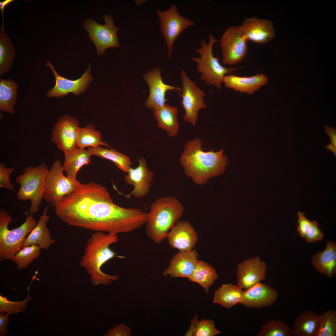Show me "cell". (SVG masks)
<instances>
[{"label": "cell", "instance_id": "cell-19", "mask_svg": "<svg viewBox=\"0 0 336 336\" xmlns=\"http://www.w3.org/2000/svg\"><path fill=\"white\" fill-rule=\"evenodd\" d=\"M144 78L150 87L149 96L145 103L146 106L149 108L154 109L165 105L167 101L166 93L167 91L176 90L182 91L181 87L167 85L163 82L159 68L146 74Z\"/></svg>", "mask_w": 336, "mask_h": 336}, {"label": "cell", "instance_id": "cell-42", "mask_svg": "<svg viewBox=\"0 0 336 336\" xmlns=\"http://www.w3.org/2000/svg\"><path fill=\"white\" fill-rule=\"evenodd\" d=\"M130 333L128 328L123 324H121L109 330L105 336L128 335Z\"/></svg>", "mask_w": 336, "mask_h": 336}, {"label": "cell", "instance_id": "cell-12", "mask_svg": "<svg viewBox=\"0 0 336 336\" xmlns=\"http://www.w3.org/2000/svg\"><path fill=\"white\" fill-rule=\"evenodd\" d=\"M180 74L183 86L180 94L182 98L181 104L185 112L184 119L194 126L197 123L198 111L207 107L203 100L205 94L189 78L184 70H182Z\"/></svg>", "mask_w": 336, "mask_h": 336}, {"label": "cell", "instance_id": "cell-35", "mask_svg": "<svg viewBox=\"0 0 336 336\" xmlns=\"http://www.w3.org/2000/svg\"><path fill=\"white\" fill-rule=\"evenodd\" d=\"M258 336H292V330L285 322L270 320L261 327L257 334Z\"/></svg>", "mask_w": 336, "mask_h": 336}, {"label": "cell", "instance_id": "cell-46", "mask_svg": "<svg viewBox=\"0 0 336 336\" xmlns=\"http://www.w3.org/2000/svg\"><path fill=\"white\" fill-rule=\"evenodd\" d=\"M13 0H5L0 2V9L1 10L2 16V22H4V10L6 6L13 2Z\"/></svg>", "mask_w": 336, "mask_h": 336}, {"label": "cell", "instance_id": "cell-20", "mask_svg": "<svg viewBox=\"0 0 336 336\" xmlns=\"http://www.w3.org/2000/svg\"><path fill=\"white\" fill-rule=\"evenodd\" d=\"M166 237L170 246L180 252L191 251L198 239L197 234L190 224L185 221L175 224Z\"/></svg>", "mask_w": 336, "mask_h": 336}, {"label": "cell", "instance_id": "cell-4", "mask_svg": "<svg viewBox=\"0 0 336 336\" xmlns=\"http://www.w3.org/2000/svg\"><path fill=\"white\" fill-rule=\"evenodd\" d=\"M183 211L182 204L174 197H165L156 200L151 204L147 213L146 224L147 236L156 243H161Z\"/></svg>", "mask_w": 336, "mask_h": 336}, {"label": "cell", "instance_id": "cell-33", "mask_svg": "<svg viewBox=\"0 0 336 336\" xmlns=\"http://www.w3.org/2000/svg\"><path fill=\"white\" fill-rule=\"evenodd\" d=\"M101 146H104L111 148L107 143L102 140L100 133L95 129L94 125L88 124L86 127L80 128L77 142V147L84 149L86 147L96 148Z\"/></svg>", "mask_w": 336, "mask_h": 336}, {"label": "cell", "instance_id": "cell-1", "mask_svg": "<svg viewBox=\"0 0 336 336\" xmlns=\"http://www.w3.org/2000/svg\"><path fill=\"white\" fill-rule=\"evenodd\" d=\"M56 214L69 226L114 235L131 232L146 223L147 214L114 203L103 186L80 183L54 206Z\"/></svg>", "mask_w": 336, "mask_h": 336}, {"label": "cell", "instance_id": "cell-34", "mask_svg": "<svg viewBox=\"0 0 336 336\" xmlns=\"http://www.w3.org/2000/svg\"><path fill=\"white\" fill-rule=\"evenodd\" d=\"M336 336V311L330 309L318 316L314 336Z\"/></svg>", "mask_w": 336, "mask_h": 336}, {"label": "cell", "instance_id": "cell-14", "mask_svg": "<svg viewBox=\"0 0 336 336\" xmlns=\"http://www.w3.org/2000/svg\"><path fill=\"white\" fill-rule=\"evenodd\" d=\"M45 65L52 71L55 79L54 86L46 93V96L48 97H60L67 95L70 92L78 95L85 91L92 78L90 74V64L81 77L75 80H70L59 75L50 61H47Z\"/></svg>", "mask_w": 336, "mask_h": 336}, {"label": "cell", "instance_id": "cell-13", "mask_svg": "<svg viewBox=\"0 0 336 336\" xmlns=\"http://www.w3.org/2000/svg\"><path fill=\"white\" fill-rule=\"evenodd\" d=\"M78 121L69 115L60 117L51 133V140L58 149L66 153L76 147L79 130Z\"/></svg>", "mask_w": 336, "mask_h": 336}, {"label": "cell", "instance_id": "cell-7", "mask_svg": "<svg viewBox=\"0 0 336 336\" xmlns=\"http://www.w3.org/2000/svg\"><path fill=\"white\" fill-rule=\"evenodd\" d=\"M49 170L44 162L36 167L28 166L23 170V173L16 178V182L20 184L17 198L21 201L30 200V214L38 212L43 199L45 180Z\"/></svg>", "mask_w": 336, "mask_h": 336}, {"label": "cell", "instance_id": "cell-23", "mask_svg": "<svg viewBox=\"0 0 336 336\" xmlns=\"http://www.w3.org/2000/svg\"><path fill=\"white\" fill-rule=\"evenodd\" d=\"M49 207H46L42 215L40 217L35 227L26 237L22 248L31 245H37L42 249L47 250L49 247L55 243L52 238L47 224L49 219L47 212Z\"/></svg>", "mask_w": 336, "mask_h": 336}, {"label": "cell", "instance_id": "cell-28", "mask_svg": "<svg viewBox=\"0 0 336 336\" xmlns=\"http://www.w3.org/2000/svg\"><path fill=\"white\" fill-rule=\"evenodd\" d=\"M18 84L10 79H0V110L11 114L15 113L14 106L18 97Z\"/></svg>", "mask_w": 336, "mask_h": 336}, {"label": "cell", "instance_id": "cell-27", "mask_svg": "<svg viewBox=\"0 0 336 336\" xmlns=\"http://www.w3.org/2000/svg\"><path fill=\"white\" fill-rule=\"evenodd\" d=\"M242 289L237 285L222 284L214 292L213 302L230 309L240 303L244 294Z\"/></svg>", "mask_w": 336, "mask_h": 336}, {"label": "cell", "instance_id": "cell-26", "mask_svg": "<svg viewBox=\"0 0 336 336\" xmlns=\"http://www.w3.org/2000/svg\"><path fill=\"white\" fill-rule=\"evenodd\" d=\"M153 111L157 120L159 127L167 132L170 137L176 136L178 132L179 127L177 107L165 104L153 109Z\"/></svg>", "mask_w": 336, "mask_h": 336}, {"label": "cell", "instance_id": "cell-37", "mask_svg": "<svg viewBox=\"0 0 336 336\" xmlns=\"http://www.w3.org/2000/svg\"><path fill=\"white\" fill-rule=\"evenodd\" d=\"M30 286L28 287V291L27 297L21 301H12L8 300L6 296H2L0 295V313L7 314L9 315L11 314L17 315L18 312H24L28 302L32 299L29 294Z\"/></svg>", "mask_w": 336, "mask_h": 336}, {"label": "cell", "instance_id": "cell-38", "mask_svg": "<svg viewBox=\"0 0 336 336\" xmlns=\"http://www.w3.org/2000/svg\"><path fill=\"white\" fill-rule=\"evenodd\" d=\"M215 321L210 319L198 320L196 324L193 336H215L221 333L215 327Z\"/></svg>", "mask_w": 336, "mask_h": 336}, {"label": "cell", "instance_id": "cell-43", "mask_svg": "<svg viewBox=\"0 0 336 336\" xmlns=\"http://www.w3.org/2000/svg\"><path fill=\"white\" fill-rule=\"evenodd\" d=\"M9 315L7 314L0 315V336H5L8 333L7 325L9 320Z\"/></svg>", "mask_w": 336, "mask_h": 336}, {"label": "cell", "instance_id": "cell-3", "mask_svg": "<svg viewBox=\"0 0 336 336\" xmlns=\"http://www.w3.org/2000/svg\"><path fill=\"white\" fill-rule=\"evenodd\" d=\"M118 235L102 232H95L87 240L80 265L90 276L91 283L95 286L108 285L117 280V275H110L103 272L102 265L114 258H122L110 247L118 242Z\"/></svg>", "mask_w": 336, "mask_h": 336}, {"label": "cell", "instance_id": "cell-45", "mask_svg": "<svg viewBox=\"0 0 336 336\" xmlns=\"http://www.w3.org/2000/svg\"><path fill=\"white\" fill-rule=\"evenodd\" d=\"M198 320L197 315H196L191 320V326L185 336H193L196 323Z\"/></svg>", "mask_w": 336, "mask_h": 336}, {"label": "cell", "instance_id": "cell-8", "mask_svg": "<svg viewBox=\"0 0 336 336\" xmlns=\"http://www.w3.org/2000/svg\"><path fill=\"white\" fill-rule=\"evenodd\" d=\"M60 160L53 163L46 177L43 199L51 207L66 196L73 192L81 183L73 180L63 174Z\"/></svg>", "mask_w": 336, "mask_h": 336}, {"label": "cell", "instance_id": "cell-47", "mask_svg": "<svg viewBox=\"0 0 336 336\" xmlns=\"http://www.w3.org/2000/svg\"><path fill=\"white\" fill-rule=\"evenodd\" d=\"M332 152L336 156V149H335L333 145L331 143L324 146Z\"/></svg>", "mask_w": 336, "mask_h": 336}, {"label": "cell", "instance_id": "cell-5", "mask_svg": "<svg viewBox=\"0 0 336 336\" xmlns=\"http://www.w3.org/2000/svg\"><path fill=\"white\" fill-rule=\"evenodd\" d=\"M12 217L5 210L0 211V260H12L21 248L27 234L37 222L33 215L27 214L25 221L18 227L9 230Z\"/></svg>", "mask_w": 336, "mask_h": 336}, {"label": "cell", "instance_id": "cell-16", "mask_svg": "<svg viewBox=\"0 0 336 336\" xmlns=\"http://www.w3.org/2000/svg\"><path fill=\"white\" fill-rule=\"evenodd\" d=\"M266 265L258 256L244 260L238 266L237 285L246 290L266 278Z\"/></svg>", "mask_w": 336, "mask_h": 336}, {"label": "cell", "instance_id": "cell-36", "mask_svg": "<svg viewBox=\"0 0 336 336\" xmlns=\"http://www.w3.org/2000/svg\"><path fill=\"white\" fill-rule=\"evenodd\" d=\"M41 249L35 245L24 247L16 253L12 260L19 269L26 268L35 259L39 258Z\"/></svg>", "mask_w": 336, "mask_h": 336}, {"label": "cell", "instance_id": "cell-11", "mask_svg": "<svg viewBox=\"0 0 336 336\" xmlns=\"http://www.w3.org/2000/svg\"><path fill=\"white\" fill-rule=\"evenodd\" d=\"M247 41L240 26L227 28L220 40L223 62L233 65L242 61L247 52Z\"/></svg>", "mask_w": 336, "mask_h": 336}, {"label": "cell", "instance_id": "cell-10", "mask_svg": "<svg viewBox=\"0 0 336 336\" xmlns=\"http://www.w3.org/2000/svg\"><path fill=\"white\" fill-rule=\"evenodd\" d=\"M105 25H100L92 19L85 20L83 25L88 34V36L94 43L98 54L103 55L108 48L119 47L120 44L117 36L119 27L114 25L112 16L106 14L103 17Z\"/></svg>", "mask_w": 336, "mask_h": 336}, {"label": "cell", "instance_id": "cell-2", "mask_svg": "<svg viewBox=\"0 0 336 336\" xmlns=\"http://www.w3.org/2000/svg\"><path fill=\"white\" fill-rule=\"evenodd\" d=\"M202 145L199 138L189 140L185 144L179 159L186 175L198 185L222 174L228 163L223 149L205 151Z\"/></svg>", "mask_w": 336, "mask_h": 336}, {"label": "cell", "instance_id": "cell-21", "mask_svg": "<svg viewBox=\"0 0 336 336\" xmlns=\"http://www.w3.org/2000/svg\"><path fill=\"white\" fill-rule=\"evenodd\" d=\"M198 255L194 250L188 252H180L170 260L169 266L165 270L163 275L172 278H189L192 274L198 261Z\"/></svg>", "mask_w": 336, "mask_h": 336}, {"label": "cell", "instance_id": "cell-29", "mask_svg": "<svg viewBox=\"0 0 336 336\" xmlns=\"http://www.w3.org/2000/svg\"><path fill=\"white\" fill-rule=\"evenodd\" d=\"M319 315L311 310H306L296 318L293 328L292 335L314 336L316 330Z\"/></svg>", "mask_w": 336, "mask_h": 336}, {"label": "cell", "instance_id": "cell-22", "mask_svg": "<svg viewBox=\"0 0 336 336\" xmlns=\"http://www.w3.org/2000/svg\"><path fill=\"white\" fill-rule=\"evenodd\" d=\"M268 82V78L263 73L257 74L249 77H240L230 74L225 76L223 82L227 88L250 95L267 84Z\"/></svg>", "mask_w": 336, "mask_h": 336}, {"label": "cell", "instance_id": "cell-44", "mask_svg": "<svg viewBox=\"0 0 336 336\" xmlns=\"http://www.w3.org/2000/svg\"><path fill=\"white\" fill-rule=\"evenodd\" d=\"M325 132L331 139V143L336 149V130L334 128L328 125H323Z\"/></svg>", "mask_w": 336, "mask_h": 336}, {"label": "cell", "instance_id": "cell-39", "mask_svg": "<svg viewBox=\"0 0 336 336\" xmlns=\"http://www.w3.org/2000/svg\"><path fill=\"white\" fill-rule=\"evenodd\" d=\"M12 167L6 168L5 165L0 164V188H5L10 190H14V187L11 183L10 176L14 171Z\"/></svg>", "mask_w": 336, "mask_h": 336}, {"label": "cell", "instance_id": "cell-32", "mask_svg": "<svg viewBox=\"0 0 336 336\" xmlns=\"http://www.w3.org/2000/svg\"><path fill=\"white\" fill-rule=\"evenodd\" d=\"M87 150L91 155H95L110 160L121 170L127 172L132 163L125 155L113 149H107L99 146L96 148L87 147Z\"/></svg>", "mask_w": 336, "mask_h": 336}, {"label": "cell", "instance_id": "cell-9", "mask_svg": "<svg viewBox=\"0 0 336 336\" xmlns=\"http://www.w3.org/2000/svg\"><path fill=\"white\" fill-rule=\"evenodd\" d=\"M161 32L165 41L169 59L173 49L175 40L185 30L195 24V22L181 15L176 6L173 4L165 11L157 9Z\"/></svg>", "mask_w": 336, "mask_h": 336}, {"label": "cell", "instance_id": "cell-30", "mask_svg": "<svg viewBox=\"0 0 336 336\" xmlns=\"http://www.w3.org/2000/svg\"><path fill=\"white\" fill-rule=\"evenodd\" d=\"M218 278L216 271L211 265L202 261H198L188 279L191 282L199 284L208 294L209 288Z\"/></svg>", "mask_w": 336, "mask_h": 336}, {"label": "cell", "instance_id": "cell-18", "mask_svg": "<svg viewBox=\"0 0 336 336\" xmlns=\"http://www.w3.org/2000/svg\"><path fill=\"white\" fill-rule=\"evenodd\" d=\"M240 26L247 40L259 44L270 41L275 35L272 22L267 19L246 18Z\"/></svg>", "mask_w": 336, "mask_h": 336}, {"label": "cell", "instance_id": "cell-6", "mask_svg": "<svg viewBox=\"0 0 336 336\" xmlns=\"http://www.w3.org/2000/svg\"><path fill=\"white\" fill-rule=\"evenodd\" d=\"M218 41L212 34H209L208 42L202 40L200 47L195 49L200 57H193L191 59L197 63V70L201 74L199 79L204 81L208 85H213L220 89L225 76L236 71L238 68L224 67L220 63L218 57L214 56L213 46Z\"/></svg>", "mask_w": 336, "mask_h": 336}, {"label": "cell", "instance_id": "cell-17", "mask_svg": "<svg viewBox=\"0 0 336 336\" xmlns=\"http://www.w3.org/2000/svg\"><path fill=\"white\" fill-rule=\"evenodd\" d=\"M278 296L275 289L268 284L260 282L244 291L240 304L248 308L268 307L276 301Z\"/></svg>", "mask_w": 336, "mask_h": 336}, {"label": "cell", "instance_id": "cell-25", "mask_svg": "<svg viewBox=\"0 0 336 336\" xmlns=\"http://www.w3.org/2000/svg\"><path fill=\"white\" fill-rule=\"evenodd\" d=\"M65 158L63 169L70 179L76 180L77 174L83 166L91 162L89 152L77 147L64 154Z\"/></svg>", "mask_w": 336, "mask_h": 336}, {"label": "cell", "instance_id": "cell-31", "mask_svg": "<svg viewBox=\"0 0 336 336\" xmlns=\"http://www.w3.org/2000/svg\"><path fill=\"white\" fill-rule=\"evenodd\" d=\"M15 57V50L10 38L5 34L4 25L0 29V76L11 69Z\"/></svg>", "mask_w": 336, "mask_h": 336}, {"label": "cell", "instance_id": "cell-40", "mask_svg": "<svg viewBox=\"0 0 336 336\" xmlns=\"http://www.w3.org/2000/svg\"><path fill=\"white\" fill-rule=\"evenodd\" d=\"M324 234L319 227L316 221L311 222L310 229L305 237L306 240L309 243L313 242L323 240Z\"/></svg>", "mask_w": 336, "mask_h": 336}, {"label": "cell", "instance_id": "cell-24", "mask_svg": "<svg viewBox=\"0 0 336 336\" xmlns=\"http://www.w3.org/2000/svg\"><path fill=\"white\" fill-rule=\"evenodd\" d=\"M312 264L320 273L330 278L336 272V244L329 241L322 252H319L313 255Z\"/></svg>", "mask_w": 336, "mask_h": 336}, {"label": "cell", "instance_id": "cell-41", "mask_svg": "<svg viewBox=\"0 0 336 336\" xmlns=\"http://www.w3.org/2000/svg\"><path fill=\"white\" fill-rule=\"evenodd\" d=\"M297 216V231L302 238H305L310 229L311 222L305 217L304 213L301 212H298Z\"/></svg>", "mask_w": 336, "mask_h": 336}, {"label": "cell", "instance_id": "cell-15", "mask_svg": "<svg viewBox=\"0 0 336 336\" xmlns=\"http://www.w3.org/2000/svg\"><path fill=\"white\" fill-rule=\"evenodd\" d=\"M138 159V166L135 168L130 167L125 175L126 182L133 187L130 193L125 195L127 198L131 196L135 198L145 196L149 192L153 182V174L148 169L145 159L143 157Z\"/></svg>", "mask_w": 336, "mask_h": 336}]
</instances>
